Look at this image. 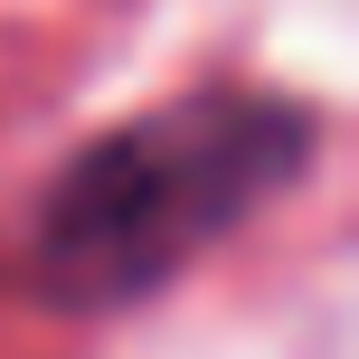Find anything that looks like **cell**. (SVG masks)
<instances>
[{
  "label": "cell",
  "mask_w": 359,
  "mask_h": 359,
  "mask_svg": "<svg viewBox=\"0 0 359 359\" xmlns=\"http://www.w3.org/2000/svg\"><path fill=\"white\" fill-rule=\"evenodd\" d=\"M322 151V114L274 86H189L95 133L48 180L29 274L67 312H114L180 284L227 227L284 198Z\"/></svg>",
  "instance_id": "cell-1"
}]
</instances>
